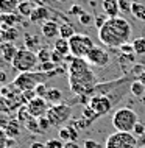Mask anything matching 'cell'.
<instances>
[{"label": "cell", "mask_w": 145, "mask_h": 148, "mask_svg": "<svg viewBox=\"0 0 145 148\" xmlns=\"http://www.w3.org/2000/svg\"><path fill=\"white\" fill-rule=\"evenodd\" d=\"M69 89L76 97H89L97 84V77L84 58H74L69 64Z\"/></svg>", "instance_id": "6da1fadb"}, {"label": "cell", "mask_w": 145, "mask_h": 148, "mask_svg": "<svg viewBox=\"0 0 145 148\" xmlns=\"http://www.w3.org/2000/svg\"><path fill=\"white\" fill-rule=\"evenodd\" d=\"M131 25L125 17H108L98 30V39L103 45L111 49H120L131 38Z\"/></svg>", "instance_id": "7a4b0ae2"}, {"label": "cell", "mask_w": 145, "mask_h": 148, "mask_svg": "<svg viewBox=\"0 0 145 148\" xmlns=\"http://www.w3.org/2000/svg\"><path fill=\"white\" fill-rule=\"evenodd\" d=\"M58 73H64L63 69H56L52 73H44V72L38 70V72H23V73H19L17 77L13 79V86L17 90L25 92V90H34L36 86L42 84V83H47L48 78L55 77Z\"/></svg>", "instance_id": "3957f363"}, {"label": "cell", "mask_w": 145, "mask_h": 148, "mask_svg": "<svg viewBox=\"0 0 145 148\" xmlns=\"http://www.w3.org/2000/svg\"><path fill=\"white\" fill-rule=\"evenodd\" d=\"M139 123V115L131 108H120L112 115V126L115 131L133 133L134 126Z\"/></svg>", "instance_id": "277c9868"}, {"label": "cell", "mask_w": 145, "mask_h": 148, "mask_svg": "<svg viewBox=\"0 0 145 148\" xmlns=\"http://www.w3.org/2000/svg\"><path fill=\"white\" fill-rule=\"evenodd\" d=\"M13 67L17 72H33L36 67H38V55L34 53L33 50H28V49H19V51L16 53V56L13 59Z\"/></svg>", "instance_id": "5b68a950"}, {"label": "cell", "mask_w": 145, "mask_h": 148, "mask_svg": "<svg viewBox=\"0 0 145 148\" xmlns=\"http://www.w3.org/2000/svg\"><path fill=\"white\" fill-rule=\"evenodd\" d=\"M139 139L133 133H122V131H115L108 136L104 148H139Z\"/></svg>", "instance_id": "8992f818"}, {"label": "cell", "mask_w": 145, "mask_h": 148, "mask_svg": "<svg viewBox=\"0 0 145 148\" xmlns=\"http://www.w3.org/2000/svg\"><path fill=\"white\" fill-rule=\"evenodd\" d=\"M45 117L48 122L52 123V126H64L72 117V108L66 103H59V105H50Z\"/></svg>", "instance_id": "52a82bcc"}, {"label": "cell", "mask_w": 145, "mask_h": 148, "mask_svg": "<svg viewBox=\"0 0 145 148\" xmlns=\"http://www.w3.org/2000/svg\"><path fill=\"white\" fill-rule=\"evenodd\" d=\"M69 45H70V53L75 58H86L87 53L92 50L94 42L87 34L84 33H75L69 39Z\"/></svg>", "instance_id": "ba28073f"}, {"label": "cell", "mask_w": 145, "mask_h": 148, "mask_svg": "<svg viewBox=\"0 0 145 148\" xmlns=\"http://www.w3.org/2000/svg\"><path fill=\"white\" fill-rule=\"evenodd\" d=\"M87 62L91 64V66L94 67H106L108 64L111 62V56H109V51L106 49H103V47L100 45H94L92 47V50L87 53V56L84 58Z\"/></svg>", "instance_id": "9c48e42d"}, {"label": "cell", "mask_w": 145, "mask_h": 148, "mask_svg": "<svg viewBox=\"0 0 145 148\" xmlns=\"http://www.w3.org/2000/svg\"><path fill=\"white\" fill-rule=\"evenodd\" d=\"M86 106H89L91 109H94L97 114L102 117V115L108 114L109 111L114 108L115 105L112 103V100L108 97V95H102V94H97V95H92L89 98V103Z\"/></svg>", "instance_id": "30bf717a"}, {"label": "cell", "mask_w": 145, "mask_h": 148, "mask_svg": "<svg viewBox=\"0 0 145 148\" xmlns=\"http://www.w3.org/2000/svg\"><path fill=\"white\" fill-rule=\"evenodd\" d=\"M28 108V111H30V114L33 115V117L36 119H39V117H44V115L47 114V111H48V103H47V100L45 98H41V97H36L33 98L30 103L27 105Z\"/></svg>", "instance_id": "8fae6325"}, {"label": "cell", "mask_w": 145, "mask_h": 148, "mask_svg": "<svg viewBox=\"0 0 145 148\" xmlns=\"http://www.w3.org/2000/svg\"><path fill=\"white\" fill-rule=\"evenodd\" d=\"M52 10H53V8H47L44 5H38L33 10L31 16H30V22L38 23V22H45V21H48V19H52Z\"/></svg>", "instance_id": "7c38bea8"}, {"label": "cell", "mask_w": 145, "mask_h": 148, "mask_svg": "<svg viewBox=\"0 0 145 148\" xmlns=\"http://www.w3.org/2000/svg\"><path fill=\"white\" fill-rule=\"evenodd\" d=\"M41 33L44 34V38H47V39H55L56 36L59 34V25H58V22L53 21V19H48V21L42 22Z\"/></svg>", "instance_id": "4fadbf2b"}, {"label": "cell", "mask_w": 145, "mask_h": 148, "mask_svg": "<svg viewBox=\"0 0 145 148\" xmlns=\"http://www.w3.org/2000/svg\"><path fill=\"white\" fill-rule=\"evenodd\" d=\"M80 131L76 130V128L72 125H64V126H61L59 128V139H61L63 142H69V140H74V142H76V139L80 137Z\"/></svg>", "instance_id": "5bb4252c"}, {"label": "cell", "mask_w": 145, "mask_h": 148, "mask_svg": "<svg viewBox=\"0 0 145 148\" xmlns=\"http://www.w3.org/2000/svg\"><path fill=\"white\" fill-rule=\"evenodd\" d=\"M102 10L106 17H119V14H120L119 0H103Z\"/></svg>", "instance_id": "9a60e30c"}, {"label": "cell", "mask_w": 145, "mask_h": 148, "mask_svg": "<svg viewBox=\"0 0 145 148\" xmlns=\"http://www.w3.org/2000/svg\"><path fill=\"white\" fill-rule=\"evenodd\" d=\"M17 51H19V49L13 42H2L0 44V55H2V58L8 62H13V59H14Z\"/></svg>", "instance_id": "2e32d148"}, {"label": "cell", "mask_w": 145, "mask_h": 148, "mask_svg": "<svg viewBox=\"0 0 145 148\" xmlns=\"http://www.w3.org/2000/svg\"><path fill=\"white\" fill-rule=\"evenodd\" d=\"M19 0H0V14H13L17 13Z\"/></svg>", "instance_id": "e0dca14e"}, {"label": "cell", "mask_w": 145, "mask_h": 148, "mask_svg": "<svg viewBox=\"0 0 145 148\" xmlns=\"http://www.w3.org/2000/svg\"><path fill=\"white\" fill-rule=\"evenodd\" d=\"M22 23V16L19 13L13 14H0V25H6V27H14L16 23Z\"/></svg>", "instance_id": "ac0fdd59"}, {"label": "cell", "mask_w": 145, "mask_h": 148, "mask_svg": "<svg viewBox=\"0 0 145 148\" xmlns=\"http://www.w3.org/2000/svg\"><path fill=\"white\" fill-rule=\"evenodd\" d=\"M21 130H22V123L16 119V120H10V122H8V125L5 128V133H6L8 137L14 139L21 134Z\"/></svg>", "instance_id": "d6986e66"}, {"label": "cell", "mask_w": 145, "mask_h": 148, "mask_svg": "<svg viewBox=\"0 0 145 148\" xmlns=\"http://www.w3.org/2000/svg\"><path fill=\"white\" fill-rule=\"evenodd\" d=\"M38 6L36 3L33 2H28V0H22L21 3H19V6H17V13L22 16V17H28L30 19V16L31 13H33V10Z\"/></svg>", "instance_id": "ffe728a7"}, {"label": "cell", "mask_w": 145, "mask_h": 148, "mask_svg": "<svg viewBox=\"0 0 145 148\" xmlns=\"http://www.w3.org/2000/svg\"><path fill=\"white\" fill-rule=\"evenodd\" d=\"M63 92L59 89H56V87H50L48 89V94H47V103L48 105H59V103H63Z\"/></svg>", "instance_id": "44dd1931"}, {"label": "cell", "mask_w": 145, "mask_h": 148, "mask_svg": "<svg viewBox=\"0 0 145 148\" xmlns=\"http://www.w3.org/2000/svg\"><path fill=\"white\" fill-rule=\"evenodd\" d=\"M53 50L59 51L63 56H67L70 55V45H69V39H63V38H58L53 44Z\"/></svg>", "instance_id": "7402d4cb"}, {"label": "cell", "mask_w": 145, "mask_h": 148, "mask_svg": "<svg viewBox=\"0 0 145 148\" xmlns=\"http://www.w3.org/2000/svg\"><path fill=\"white\" fill-rule=\"evenodd\" d=\"M74 34H75V28L70 22H61L59 23V38L70 39Z\"/></svg>", "instance_id": "603a6c76"}, {"label": "cell", "mask_w": 145, "mask_h": 148, "mask_svg": "<svg viewBox=\"0 0 145 148\" xmlns=\"http://www.w3.org/2000/svg\"><path fill=\"white\" fill-rule=\"evenodd\" d=\"M3 28V41L5 42H14L19 38V31L14 27H6V25H0Z\"/></svg>", "instance_id": "cb8c5ba5"}, {"label": "cell", "mask_w": 145, "mask_h": 148, "mask_svg": "<svg viewBox=\"0 0 145 148\" xmlns=\"http://www.w3.org/2000/svg\"><path fill=\"white\" fill-rule=\"evenodd\" d=\"M131 14L134 16L137 21L145 22V5L137 3V2H133V5H131Z\"/></svg>", "instance_id": "d4e9b609"}, {"label": "cell", "mask_w": 145, "mask_h": 148, "mask_svg": "<svg viewBox=\"0 0 145 148\" xmlns=\"http://www.w3.org/2000/svg\"><path fill=\"white\" fill-rule=\"evenodd\" d=\"M81 117H83L84 120H87V122H89V125H92V123H94L95 120L100 117V115L97 114L94 109H91L89 106H84V109L81 111Z\"/></svg>", "instance_id": "484cf974"}, {"label": "cell", "mask_w": 145, "mask_h": 148, "mask_svg": "<svg viewBox=\"0 0 145 148\" xmlns=\"http://www.w3.org/2000/svg\"><path fill=\"white\" fill-rule=\"evenodd\" d=\"M130 92L134 97L140 98V97H144V94H145V86L139 81V79H136V81H133V84L130 87Z\"/></svg>", "instance_id": "4316f807"}, {"label": "cell", "mask_w": 145, "mask_h": 148, "mask_svg": "<svg viewBox=\"0 0 145 148\" xmlns=\"http://www.w3.org/2000/svg\"><path fill=\"white\" fill-rule=\"evenodd\" d=\"M23 126H25V130L30 134H42L41 130H39V123H38V119L36 117H31Z\"/></svg>", "instance_id": "83f0119b"}, {"label": "cell", "mask_w": 145, "mask_h": 148, "mask_svg": "<svg viewBox=\"0 0 145 148\" xmlns=\"http://www.w3.org/2000/svg\"><path fill=\"white\" fill-rule=\"evenodd\" d=\"M131 44H133V49H134L136 55H145V38L144 36L136 38Z\"/></svg>", "instance_id": "f1b7e54d"}, {"label": "cell", "mask_w": 145, "mask_h": 148, "mask_svg": "<svg viewBox=\"0 0 145 148\" xmlns=\"http://www.w3.org/2000/svg\"><path fill=\"white\" fill-rule=\"evenodd\" d=\"M119 64H120V67H122V70H125V64H131V66H134L136 64V53H128V55L122 53L120 58H119Z\"/></svg>", "instance_id": "f546056e"}, {"label": "cell", "mask_w": 145, "mask_h": 148, "mask_svg": "<svg viewBox=\"0 0 145 148\" xmlns=\"http://www.w3.org/2000/svg\"><path fill=\"white\" fill-rule=\"evenodd\" d=\"M36 55H38V61H39V64H42V62L50 61V58H52V50L47 49V47H41V49L36 51Z\"/></svg>", "instance_id": "4dcf8cb0"}, {"label": "cell", "mask_w": 145, "mask_h": 148, "mask_svg": "<svg viewBox=\"0 0 145 148\" xmlns=\"http://www.w3.org/2000/svg\"><path fill=\"white\" fill-rule=\"evenodd\" d=\"M31 117H33V115L30 114V111H28L27 106H21V108L17 109V120L22 123V125H25V123H27Z\"/></svg>", "instance_id": "1f68e13d"}, {"label": "cell", "mask_w": 145, "mask_h": 148, "mask_svg": "<svg viewBox=\"0 0 145 148\" xmlns=\"http://www.w3.org/2000/svg\"><path fill=\"white\" fill-rule=\"evenodd\" d=\"M23 42H25V47H27L28 50H33L34 47H38V45H39V39H38V36L30 34V33H25Z\"/></svg>", "instance_id": "d6a6232c"}, {"label": "cell", "mask_w": 145, "mask_h": 148, "mask_svg": "<svg viewBox=\"0 0 145 148\" xmlns=\"http://www.w3.org/2000/svg\"><path fill=\"white\" fill-rule=\"evenodd\" d=\"M144 72H145V66H144V64H134V66L130 69V72H128V73H130L133 78L139 79V77L144 73Z\"/></svg>", "instance_id": "836d02e7"}, {"label": "cell", "mask_w": 145, "mask_h": 148, "mask_svg": "<svg viewBox=\"0 0 145 148\" xmlns=\"http://www.w3.org/2000/svg\"><path fill=\"white\" fill-rule=\"evenodd\" d=\"M58 69V66H56L55 62H52V61H47V62H42V64H39V70L44 72V73H52L53 70Z\"/></svg>", "instance_id": "e575fe53"}, {"label": "cell", "mask_w": 145, "mask_h": 148, "mask_svg": "<svg viewBox=\"0 0 145 148\" xmlns=\"http://www.w3.org/2000/svg\"><path fill=\"white\" fill-rule=\"evenodd\" d=\"M48 89H50V87L47 86V83H42V84L36 86V89H34V94H36V97L45 98V97H47V94H48Z\"/></svg>", "instance_id": "d590c367"}, {"label": "cell", "mask_w": 145, "mask_h": 148, "mask_svg": "<svg viewBox=\"0 0 145 148\" xmlns=\"http://www.w3.org/2000/svg\"><path fill=\"white\" fill-rule=\"evenodd\" d=\"M38 123H39V130H41V133H45V131H48V128L52 126V123L48 122V119L45 117V115H44V117H39Z\"/></svg>", "instance_id": "8d00e7d4"}, {"label": "cell", "mask_w": 145, "mask_h": 148, "mask_svg": "<svg viewBox=\"0 0 145 148\" xmlns=\"http://www.w3.org/2000/svg\"><path fill=\"white\" fill-rule=\"evenodd\" d=\"M8 112H11L10 105H8L6 98L3 97L2 94H0V114H8Z\"/></svg>", "instance_id": "74e56055"}, {"label": "cell", "mask_w": 145, "mask_h": 148, "mask_svg": "<svg viewBox=\"0 0 145 148\" xmlns=\"http://www.w3.org/2000/svg\"><path fill=\"white\" fill-rule=\"evenodd\" d=\"M64 142L61 139H50V140L45 142V148H63Z\"/></svg>", "instance_id": "f35d334b"}, {"label": "cell", "mask_w": 145, "mask_h": 148, "mask_svg": "<svg viewBox=\"0 0 145 148\" xmlns=\"http://www.w3.org/2000/svg\"><path fill=\"white\" fill-rule=\"evenodd\" d=\"M80 23L81 25H92L94 23V16L92 14H87V13H84L83 16H80Z\"/></svg>", "instance_id": "ab89813d"}, {"label": "cell", "mask_w": 145, "mask_h": 148, "mask_svg": "<svg viewBox=\"0 0 145 148\" xmlns=\"http://www.w3.org/2000/svg\"><path fill=\"white\" fill-rule=\"evenodd\" d=\"M131 2L128 0H119V8H120V13H131Z\"/></svg>", "instance_id": "60d3db41"}, {"label": "cell", "mask_w": 145, "mask_h": 148, "mask_svg": "<svg viewBox=\"0 0 145 148\" xmlns=\"http://www.w3.org/2000/svg\"><path fill=\"white\" fill-rule=\"evenodd\" d=\"M50 61L52 62H55L56 66H59V64H63V61H64V56L59 51H56V50H52V58H50Z\"/></svg>", "instance_id": "b9f144b4"}, {"label": "cell", "mask_w": 145, "mask_h": 148, "mask_svg": "<svg viewBox=\"0 0 145 148\" xmlns=\"http://www.w3.org/2000/svg\"><path fill=\"white\" fill-rule=\"evenodd\" d=\"M72 125H74V126H75L78 131H81V130H86L87 126H91V125H89V122H87V120H84L83 117L80 119V120H76V122H74Z\"/></svg>", "instance_id": "7bdbcfd3"}, {"label": "cell", "mask_w": 145, "mask_h": 148, "mask_svg": "<svg viewBox=\"0 0 145 148\" xmlns=\"http://www.w3.org/2000/svg\"><path fill=\"white\" fill-rule=\"evenodd\" d=\"M133 134H134L137 139H140V137H142V136L145 134V125H142V123L139 122L137 125L134 126V130H133Z\"/></svg>", "instance_id": "ee69618b"}, {"label": "cell", "mask_w": 145, "mask_h": 148, "mask_svg": "<svg viewBox=\"0 0 145 148\" xmlns=\"http://www.w3.org/2000/svg\"><path fill=\"white\" fill-rule=\"evenodd\" d=\"M84 13H86V11H84L80 5H72L69 8V14H72V16H78L80 17V16H83Z\"/></svg>", "instance_id": "f6af8a7d"}, {"label": "cell", "mask_w": 145, "mask_h": 148, "mask_svg": "<svg viewBox=\"0 0 145 148\" xmlns=\"http://www.w3.org/2000/svg\"><path fill=\"white\" fill-rule=\"evenodd\" d=\"M33 98H36V94H34V90H25V92H22V100H23V103H30Z\"/></svg>", "instance_id": "bcb514c9"}, {"label": "cell", "mask_w": 145, "mask_h": 148, "mask_svg": "<svg viewBox=\"0 0 145 148\" xmlns=\"http://www.w3.org/2000/svg\"><path fill=\"white\" fill-rule=\"evenodd\" d=\"M106 16H95V17H94V25L97 27V30H100V28H102V27H103V23L104 22H106Z\"/></svg>", "instance_id": "7dc6e473"}, {"label": "cell", "mask_w": 145, "mask_h": 148, "mask_svg": "<svg viewBox=\"0 0 145 148\" xmlns=\"http://www.w3.org/2000/svg\"><path fill=\"white\" fill-rule=\"evenodd\" d=\"M6 142H8V136L5 133V130L0 128V148H6Z\"/></svg>", "instance_id": "c3c4849f"}, {"label": "cell", "mask_w": 145, "mask_h": 148, "mask_svg": "<svg viewBox=\"0 0 145 148\" xmlns=\"http://www.w3.org/2000/svg\"><path fill=\"white\" fill-rule=\"evenodd\" d=\"M120 51L125 55H128V53H134V49H133V44L130 42H126V44H123L122 47H120Z\"/></svg>", "instance_id": "681fc988"}, {"label": "cell", "mask_w": 145, "mask_h": 148, "mask_svg": "<svg viewBox=\"0 0 145 148\" xmlns=\"http://www.w3.org/2000/svg\"><path fill=\"white\" fill-rule=\"evenodd\" d=\"M81 148H100V145L95 140H92V139H86Z\"/></svg>", "instance_id": "f907efd6"}, {"label": "cell", "mask_w": 145, "mask_h": 148, "mask_svg": "<svg viewBox=\"0 0 145 148\" xmlns=\"http://www.w3.org/2000/svg\"><path fill=\"white\" fill-rule=\"evenodd\" d=\"M63 148H81V147H80L76 142H74V140H69V142H64Z\"/></svg>", "instance_id": "816d5d0a"}, {"label": "cell", "mask_w": 145, "mask_h": 148, "mask_svg": "<svg viewBox=\"0 0 145 148\" xmlns=\"http://www.w3.org/2000/svg\"><path fill=\"white\" fill-rule=\"evenodd\" d=\"M5 83H6V72L0 69V84H5Z\"/></svg>", "instance_id": "f5cc1de1"}, {"label": "cell", "mask_w": 145, "mask_h": 148, "mask_svg": "<svg viewBox=\"0 0 145 148\" xmlns=\"http://www.w3.org/2000/svg\"><path fill=\"white\" fill-rule=\"evenodd\" d=\"M6 148H16V140L11 137H8V142H6Z\"/></svg>", "instance_id": "db71d44e"}, {"label": "cell", "mask_w": 145, "mask_h": 148, "mask_svg": "<svg viewBox=\"0 0 145 148\" xmlns=\"http://www.w3.org/2000/svg\"><path fill=\"white\" fill-rule=\"evenodd\" d=\"M30 148H45V143H42V142H33Z\"/></svg>", "instance_id": "11a10c76"}, {"label": "cell", "mask_w": 145, "mask_h": 148, "mask_svg": "<svg viewBox=\"0 0 145 148\" xmlns=\"http://www.w3.org/2000/svg\"><path fill=\"white\" fill-rule=\"evenodd\" d=\"M139 81H140V83H142V84L145 86V72H144V73H142V75H140V77H139Z\"/></svg>", "instance_id": "9f6ffc18"}, {"label": "cell", "mask_w": 145, "mask_h": 148, "mask_svg": "<svg viewBox=\"0 0 145 148\" xmlns=\"http://www.w3.org/2000/svg\"><path fill=\"white\" fill-rule=\"evenodd\" d=\"M28 2H33V3H36V5H44L42 0H28Z\"/></svg>", "instance_id": "6f0895ef"}, {"label": "cell", "mask_w": 145, "mask_h": 148, "mask_svg": "<svg viewBox=\"0 0 145 148\" xmlns=\"http://www.w3.org/2000/svg\"><path fill=\"white\" fill-rule=\"evenodd\" d=\"M2 42H5V41H3V28L0 27V44Z\"/></svg>", "instance_id": "680465c9"}, {"label": "cell", "mask_w": 145, "mask_h": 148, "mask_svg": "<svg viewBox=\"0 0 145 148\" xmlns=\"http://www.w3.org/2000/svg\"><path fill=\"white\" fill-rule=\"evenodd\" d=\"M139 148H145V145H144V147H139Z\"/></svg>", "instance_id": "91938a15"}, {"label": "cell", "mask_w": 145, "mask_h": 148, "mask_svg": "<svg viewBox=\"0 0 145 148\" xmlns=\"http://www.w3.org/2000/svg\"><path fill=\"white\" fill-rule=\"evenodd\" d=\"M128 2H131V0H128Z\"/></svg>", "instance_id": "94428289"}]
</instances>
